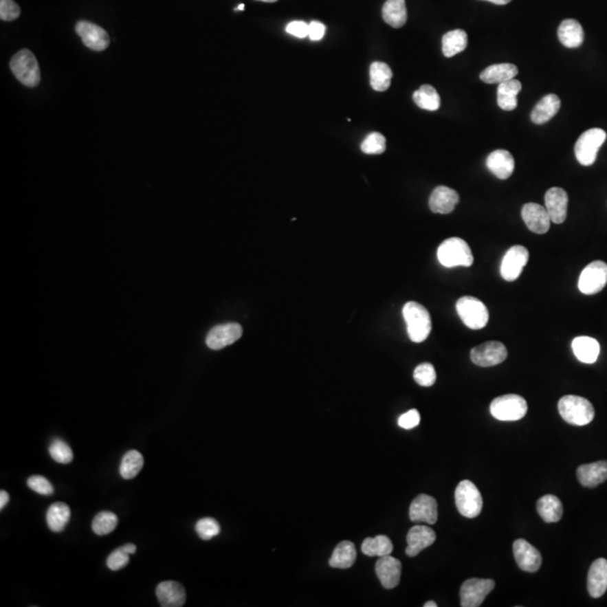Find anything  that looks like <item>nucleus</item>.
I'll list each match as a JSON object with an SVG mask.
<instances>
[{"instance_id":"13d9d810","label":"nucleus","mask_w":607,"mask_h":607,"mask_svg":"<svg viewBox=\"0 0 607 607\" xmlns=\"http://www.w3.org/2000/svg\"><path fill=\"white\" fill-rule=\"evenodd\" d=\"M258 1H263V3H276L278 0H258Z\"/></svg>"},{"instance_id":"ea45409f","label":"nucleus","mask_w":607,"mask_h":607,"mask_svg":"<svg viewBox=\"0 0 607 607\" xmlns=\"http://www.w3.org/2000/svg\"><path fill=\"white\" fill-rule=\"evenodd\" d=\"M118 518L111 512H100L93 521V531L97 536H107L116 529Z\"/></svg>"},{"instance_id":"473e14b6","label":"nucleus","mask_w":607,"mask_h":607,"mask_svg":"<svg viewBox=\"0 0 607 607\" xmlns=\"http://www.w3.org/2000/svg\"><path fill=\"white\" fill-rule=\"evenodd\" d=\"M355 559H357V550L355 544L350 541H342L334 549L333 553L329 560V564L332 568L348 569L353 566Z\"/></svg>"},{"instance_id":"5701e85b","label":"nucleus","mask_w":607,"mask_h":607,"mask_svg":"<svg viewBox=\"0 0 607 607\" xmlns=\"http://www.w3.org/2000/svg\"><path fill=\"white\" fill-rule=\"evenodd\" d=\"M587 588L589 595L594 598L601 597L607 591V560L599 558L593 562L587 577Z\"/></svg>"},{"instance_id":"37998d69","label":"nucleus","mask_w":607,"mask_h":607,"mask_svg":"<svg viewBox=\"0 0 607 607\" xmlns=\"http://www.w3.org/2000/svg\"><path fill=\"white\" fill-rule=\"evenodd\" d=\"M196 532L201 540L208 541L219 536L221 532V527L219 522L212 518H203L196 524Z\"/></svg>"},{"instance_id":"c756f323","label":"nucleus","mask_w":607,"mask_h":607,"mask_svg":"<svg viewBox=\"0 0 607 607\" xmlns=\"http://www.w3.org/2000/svg\"><path fill=\"white\" fill-rule=\"evenodd\" d=\"M521 90L522 84L515 78L500 84L497 88V102L503 111H512L518 107V95Z\"/></svg>"},{"instance_id":"58836bf2","label":"nucleus","mask_w":607,"mask_h":607,"mask_svg":"<svg viewBox=\"0 0 607 607\" xmlns=\"http://www.w3.org/2000/svg\"><path fill=\"white\" fill-rule=\"evenodd\" d=\"M144 465L142 453L130 450L125 453L120 463V474L124 479H133L139 475Z\"/></svg>"},{"instance_id":"a211bd4d","label":"nucleus","mask_w":607,"mask_h":607,"mask_svg":"<svg viewBox=\"0 0 607 607\" xmlns=\"http://www.w3.org/2000/svg\"><path fill=\"white\" fill-rule=\"evenodd\" d=\"M376 573L384 588H395L401 582V562L390 555L380 557L377 561Z\"/></svg>"},{"instance_id":"c9c22d12","label":"nucleus","mask_w":607,"mask_h":607,"mask_svg":"<svg viewBox=\"0 0 607 607\" xmlns=\"http://www.w3.org/2000/svg\"><path fill=\"white\" fill-rule=\"evenodd\" d=\"M393 71L384 62H373L370 67V85L376 91H386L390 87Z\"/></svg>"},{"instance_id":"6e6d98bb","label":"nucleus","mask_w":607,"mask_h":607,"mask_svg":"<svg viewBox=\"0 0 607 607\" xmlns=\"http://www.w3.org/2000/svg\"><path fill=\"white\" fill-rule=\"evenodd\" d=\"M438 604L434 603V602H426V604H424V607H437Z\"/></svg>"},{"instance_id":"2eb2a0df","label":"nucleus","mask_w":607,"mask_h":607,"mask_svg":"<svg viewBox=\"0 0 607 607\" xmlns=\"http://www.w3.org/2000/svg\"><path fill=\"white\" fill-rule=\"evenodd\" d=\"M522 219L527 228L536 234H546L551 225V219L546 207L539 203H525L522 208Z\"/></svg>"},{"instance_id":"72a5a7b5","label":"nucleus","mask_w":607,"mask_h":607,"mask_svg":"<svg viewBox=\"0 0 607 607\" xmlns=\"http://www.w3.org/2000/svg\"><path fill=\"white\" fill-rule=\"evenodd\" d=\"M71 511L65 503H53L47 513V527L53 532H61L68 525Z\"/></svg>"},{"instance_id":"c03bdc74","label":"nucleus","mask_w":607,"mask_h":607,"mask_svg":"<svg viewBox=\"0 0 607 607\" xmlns=\"http://www.w3.org/2000/svg\"><path fill=\"white\" fill-rule=\"evenodd\" d=\"M414 379L419 386L431 387V386L434 385L435 380H437V373H435L434 367L431 364H428V362L419 364V366H417V369L414 370Z\"/></svg>"},{"instance_id":"cd10ccee","label":"nucleus","mask_w":607,"mask_h":607,"mask_svg":"<svg viewBox=\"0 0 607 607\" xmlns=\"http://www.w3.org/2000/svg\"><path fill=\"white\" fill-rule=\"evenodd\" d=\"M560 106L561 102L558 96L549 93L536 104L531 114V120L534 124L547 123L552 118H555L560 109Z\"/></svg>"},{"instance_id":"603ef678","label":"nucleus","mask_w":607,"mask_h":607,"mask_svg":"<svg viewBox=\"0 0 607 607\" xmlns=\"http://www.w3.org/2000/svg\"><path fill=\"white\" fill-rule=\"evenodd\" d=\"M10 502V495L5 490L0 492V509H5V506Z\"/></svg>"},{"instance_id":"4c0bfd02","label":"nucleus","mask_w":607,"mask_h":607,"mask_svg":"<svg viewBox=\"0 0 607 607\" xmlns=\"http://www.w3.org/2000/svg\"><path fill=\"white\" fill-rule=\"evenodd\" d=\"M413 99L415 104L426 111H438L441 105L440 95L435 88L430 85H423L419 89L413 93Z\"/></svg>"},{"instance_id":"0eeeda50","label":"nucleus","mask_w":607,"mask_h":607,"mask_svg":"<svg viewBox=\"0 0 607 607\" xmlns=\"http://www.w3.org/2000/svg\"><path fill=\"white\" fill-rule=\"evenodd\" d=\"M606 132L602 129H591L586 131L575 145V155L582 166L588 167L595 164L598 151L606 141Z\"/></svg>"},{"instance_id":"a18cd8bd","label":"nucleus","mask_w":607,"mask_h":607,"mask_svg":"<svg viewBox=\"0 0 607 607\" xmlns=\"http://www.w3.org/2000/svg\"><path fill=\"white\" fill-rule=\"evenodd\" d=\"M27 485L33 492L44 496H49L54 493L52 484L43 476H32L28 478Z\"/></svg>"},{"instance_id":"1a4fd4ad","label":"nucleus","mask_w":607,"mask_h":607,"mask_svg":"<svg viewBox=\"0 0 607 607\" xmlns=\"http://www.w3.org/2000/svg\"><path fill=\"white\" fill-rule=\"evenodd\" d=\"M607 284V265L603 261H594L589 263L578 280L580 293L585 295H594L604 289Z\"/></svg>"},{"instance_id":"f704fd0d","label":"nucleus","mask_w":607,"mask_h":607,"mask_svg":"<svg viewBox=\"0 0 607 607\" xmlns=\"http://www.w3.org/2000/svg\"><path fill=\"white\" fill-rule=\"evenodd\" d=\"M468 45V35L463 30H453L442 37V52L444 56L452 58L465 51Z\"/></svg>"},{"instance_id":"4d7b16f0","label":"nucleus","mask_w":607,"mask_h":607,"mask_svg":"<svg viewBox=\"0 0 607 607\" xmlns=\"http://www.w3.org/2000/svg\"><path fill=\"white\" fill-rule=\"evenodd\" d=\"M235 10H244V3H240V5L235 8Z\"/></svg>"},{"instance_id":"bb28decb","label":"nucleus","mask_w":607,"mask_h":607,"mask_svg":"<svg viewBox=\"0 0 607 607\" xmlns=\"http://www.w3.org/2000/svg\"><path fill=\"white\" fill-rule=\"evenodd\" d=\"M558 37L561 44L568 49H577L584 42V30L576 19H564L558 28Z\"/></svg>"},{"instance_id":"a19ab883","label":"nucleus","mask_w":607,"mask_h":607,"mask_svg":"<svg viewBox=\"0 0 607 607\" xmlns=\"http://www.w3.org/2000/svg\"><path fill=\"white\" fill-rule=\"evenodd\" d=\"M49 452L52 459L62 465H68L74 460V452L71 448L65 441L54 440L49 445Z\"/></svg>"},{"instance_id":"7ed1b4c3","label":"nucleus","mask_w":607,"mask_h":607,"mask_svg":"<svg viewBox=\"0 0 607 607\" xmlns=\"http://www.w3.org/2000/svg\"><path fill=\"white\" fill-rule=\"evenodd\" d=\"M438 259L445 268L470 267L474 263L472 249L460 238L443 241L438 249Z\"/></svg>"},{"instance_id":"864d4df0","label":"nucleus","mask_w":607,"mask_h":607,"mask_svg":"<svg viewBox=\"0 0 607 607\" xmlns=\"http://www.w3.org/2000/svg\"><path fill=\"white\" fill-rule=\"evenodd\" d=\"M123 548L124 551L129 553V555H134L136 552V546L135 544H133V543H129V544H125V546L122 547Z\"/></svg>"},{"instance_id":"09e8293b","label":"nucleus","mask_w":607,"mask_h":607,"mask_svg":"<svg viewBox=\"0 0 607 607\" xmlns=\"http://www.w3.org/2000/svg\"><path fill=\"white\" fill-rule=\"evenodd\" d=\"M419 422H421V415L417 410H408L398 419V426L405 430H412L417 428Z\"/></svg>"},{"instance_id":"423d86ee","label":"nucleus","mask_w":607,"mask_h":607,"mask_svg":"<svg viewBox=\"0 0 607 607\" xmlns=\"http://www.w3.org/2000/svg\"><path fill=\"white\" fill-rule=\"evenodd\" d=\"M456 311L465 327L481 330L487 325L489 313L484 302L472 296L461 297L456 302Z\"/></svg>"},{"instance_id":"ddd939ff","label":"nucleus","mask_w":607,"mask_h":607,"mask_svg":"<svg viewBox=\"0 0 607 607\" xmlns=\"http://www.w3.org/2000/svg\"><path fill=\"white\" fill-rule=\"evenodd\" d=\"M76 32L81 37L82 43L93 51H104L111 43L107 32L93 23L80 21L76 25Z\"/></svg>"},{"instance_id":"5fc2aeb1","label":"nucleus","mask_w":607,"mask_h":607,"mask_svg":"<svg viewBox=\"0 0 607 607\" xmlns=\"http://www.w3.org/2000/svg\"><path fill=\"white\" fill-rule=\"evenodd\" d=\"M485 1H489V3H495V5H507L512 0H485Z\"/></svg>"},{"instance_id":"6e6552de","label":"nucleus","mask_w":607,"mask_h":607,"mask_svg":"<svg viewBox=\"0 0 607 607\" xmlns=\"http://www.w3.org/2000/svg\"><path fill=\"white\" fill-rule=\"evenodd\" d=\"M454 498H456V509L465 518H475L481 514L483 509V497L479 489L472 481H461L456 486Z\"/></svg>"},{"instance_id":"9d476101","label":"nucleus","mask_w":607,"mask_h":607,"mask_svg":"<svg viewBox=\"0 0 607 607\" xmlns=\"http://www.w3.org/2000/svg\"><path fill=\"white\" fill-rule=\"evenodd\" d=\"M495 582L493 580L472 578L465 580L460 589V602L463 607H478L484 603L493 589Z\"/></svg>"},{"instance_id":"dca6fc26","label":"nucleus","mask_w":607,"mask_h":607,"mask_svg":"<svg viewBox=\"0 0 607 607\" xmlns=\"http://www.w3.org/2000/svg\"><path fill=\"white\" fill-rule=\"evenodd\" d=\"M515 560L522 571L536 573L542 564V557L538 549L523 539H518L513 544Z\"/></svg>"},{"instance_id":"c85d7f7f","label":"nucleus","mask_w":607,"mask_h":607,"mask_svg":"<svg viewBox=\"0 0 607 607\" xmlns=\"http://www.w3.org/2000/svg\"><path fill=\"white\" fill-rule=\"evenodd\" d=\"M518 74V67L512 63H500L489 65L481 74V79L485 84L500 85L512 80Z\"/></svg>"},{"instance_id":"9b49d317","label":"nucleus","mask_w":607,"mask_h":607,"mask_svg":"<svg viewBox=\"0 0 607 607\" xmlns=\"http://www.w3.org/2000/svg\"><path fill=\"white\" fill-rule=\"evenodd\" d=\"M470 357L479 367H494L506 360L507 350L503 343L489 341L472 349Z\"/></svg>"},{"instance_id":"f03ea898","label":"nucleus","mask_w":607,"mask_h":607,"mask_svg":"<svg viewBox=\"0 0 607 607\" xmlns=\"http://www.w3.org/2000/svg\"><path fill=\"white\" fill-rule=\"evenodd\" d=\"M558 410L561 417L573 426H587L595 417V410L592 403L586 398L575 395H567L561 398Z\"/></svg>"},{"instance_id":"4be33fe9","label":"nucleus","mask_w":607,"mask_h":607,"mask_svg":"<svg viewBox=\"0 0 607 607\" xmlns=\"http://www.w3.org/2000/svg\"><path fill=\"white\" fill-rule=\"evenodd\" d=\"M459 203V194L456 190L439 186L433 190L430 197L429 205L433 213L450 214Z\"/></svg>"},{"instance_id":"e433bc0d","label":"nucleus","mask_w":607,"mask_h":607,"mask_svg":"<svg viewBox=\"0 0 607 607\" xmlns=\"http://www.w3.org/2000/svg\"><path fill=\"white\" fill-rule=\"evenodd\" d=\"M361 550L362 553L368 557H384L392 553L394 546L388 536H377L364 540Z\"/></svg>"},{"instance_id":"f257e3e1","label":"nucleus","mask_w":607,"mask_h":607,"mask_svg":"<svg viewBox=\"0 0 607 607\" xmlns=\"http://www.w3.org/2000/svg\"><path fill=\"white\" fill-rule=\"evenodd\" d=\"M407 325V333L415 343L424 342L432 330L431 316L424 306L417 302H408L403 309Z\"/></svg>"},{"instance_id":"6ab92c4d","label":"nucleus","mask_w":607,"mask_h":607,"mask_svg":"<svg viewBox=\"0 0 607 607\" xmlns=\"http://www.w3.org/2000/svg\"><path fill=\"white\" fill-rule=\"evenodd\" d=\"M546 210L552 223L562 224L567 219L568 195L566 191L559 187H553L547 191Z\"/></svg>"},{"instance_id":"4468645a","label":"nucleus","mask_w":607,"mask_h":607,"mask_svg":"<svg viewBox=\"0 0 607 607\" xmlns=\"http://www.w3.org/2000/svg\"><path fill=\"white\" fill-rule=\"evenodd\" d=\"M243 331L238 323H226L217 325L210 331L206 338V344L212 350H221L236 342Z\"/></svg>"},{"instance_id":"2f4dec72","label":"nucleus","mask_w":607,"mask_h":607,"mask_svg":"<svg viewBox=\"0 0 607 607\" xmlns=\"http://www.w3.org/2000/svg\"><path fill=\"white\" fill-rule=\"evenodd\" d=\"M382 19L392 27H403L407 21L405 0H387L382 7Z\"/></svg>"},{"instance_id":"a878e982","label":"nucleus","mask_w":607,"mask_h":607,"mask_svg":"<svg viewBox=\"0 0 607 607\" xmlns=\"http://www.w3.org/2000/svg\"><path fill=\"white\" fill-rule=\"evenodd\" d=\"M573 355L584 364H595L601 352L599 343L589 336H578L573 341Z\"/></svg>"},{"instance_id":"f3484780","label":"nucleus","mask_w":607,"mask_h":607,"mask_svg":"<svg viewBox=\"0 0 607 607\" xmlns=\"http://www.w3.org/2000/svg\"><path fill=\"white\" fill-rule=\"evenodd\" d=\"M438 518V503L433 497L421 494L410 504V518L412 521L435 524Z\"/></svg>"},{"instance_id":"3c124183","label":"nucleus","mask_w":607,"mask_h":607,"mask_svg":"<svg viewBox=\"0 0 607 607\" xmlns=\"http://www.w3.org/2000/svg\"><path fill=\"white\" fill-rule=\"evenodd\" d=\"M324 34H325V25L322 24V23L311 22L309 24V36L311 41H320L323 38Z\"/></svg>"},{"instance_id":"de8ad7c7","label":"nucleus","mask_w":607,"mask_h":607,"mask_svg":"<svg viewBox=\"0 0 607 607\" xmlns=\"http://www.w3.org/2000/svg\"><path fill=\"white\" fill-rule=\"evenodd\" d=\"M21 8L14 0H0V19L5 22H12L19 19Z\"/></svg>"},{"instance_id":"49530a36","label":"nucleus","mask_w":607,"mask_h":607,"mask_svg":"<svg viewBox=\"0 0 607 607\" xmlns=\"http://www.w3.org/2000/svg\"><path fill=\"white\" fill-rule=\"evenodd\" d=\"M130 562V555L124 551L123 548H118L111 552L107 558V567L113 571H120Z\"/></svg>"},{"instance_id":"39448f33","label":"nucleus","mask_w":607,"mask_h":607,"mask_svg":"<svg viewBox=\"0 0 607 607\" xmlns=\"http://www.w3.org/2000/svg\"><path fill=\"white\" fill-rule=\"evenodd\" d=\"M527 412V403L522 396L509 394L495 398L490 404V413L503 422H513L523 419Z\"/></svg>"},{"instance_id":"7c9ffc66","label":"nucleus","mask_w":607,"mask_h":607,"mask_svg":"<svg viewBox=\"0 0 607 607\" xmlns=\"http://www.w3.org/2000/svg\"><path fill=\"white\" fill-rule=\"evenodd\" d=\"M536 509L543 521L547 523L559 522L564 514L560 500L555 495H544L536 503Z\"/></svg>"},{"instance_id":"79ce46f5","label":"nucleus","mask_w":607,"mask_h":607,"mask_svg":"<svg viewBox=\"0 0 607 607\" xmlns=\"http://www.w3.org/2000/svg\"><path fill=\"white\" fill-rule=\"evenodd\" d=\"M361 150L366 155H382L386 151L385 136L380 133H371L364 140Z\"/></svg>"},{"instance_id":"f8f14e48","label":"nucleus","mask_w":607,"mask_h":607,"mask_svg":"<svg viewBox=\"0 0 607 607\" xmlns=\"http://www.w3.org/2000/svg\"><path fill=\"white\" fill-rule=\"evenodd\" d=\"M529 251L523 245L511 247L503 258L500 274L506 281H514L521 276L524 267L529 261Z\"/></svg>"},{"instance_id":"393cba45","label":"nucleus","mask_w":607,"mask_h":607,"mask_svg":"<svg viewBox=\"0 0 607 607\" xmlns=\"http://www.w3.org/2000/svg\"><path fill=\"white\" fill-rule=\"evenodd\" d=\"M577 478L585 487H596L607 481V461L580 465L577 469Z\"/></svg>"},{"instance_id":"aec40b11","label":"nucleus","mask_w":607,"mask_h":607,"mask_svg":"<svg viewBox=\"0 0 607 607\" xmlns=\"http://www.w3.org/2000/svg\"><path fill=\"white\" fill-rule=\"evenodd\" d=\"M437 536L431 527L426 525H415L407 533L406 555L415 557L424 549L432 546L435 542Z\"/></svg>"},{"instance_id":"8fccbe9b","label":"nucleus","mask_w":607,"mask_h":607,"mask_svg":"<svg viewBox=\"0 0 607 607\" xmlns=\"http://www.w3.org/2000/svg\"><path fill=\"white\" fill-rule=\"evenodd\" d=\"M286 31L287 33L298 37V38H305V37L309 36V24L302 22V21L290 22L289 24L287 25Z\"/></svg>"},{"instance_id":"20e7f679","label":"nucleus","mask_w":607,"mask_h":607,"mask_svg":"<svg viewBox=\"0 0 607 607\" xmlns=\"http://www.w3.org/2000/svg\"><path fill=\"white\" fill-rule=\"evenodd\" d=\"M10 69L17 80L26 87H36L40 84V65L34 54L30 49H21L12 56Z\"/></svg>"},{"instance_id":"b1692460","label":"nucleus","mask_w":607,"mask_h":607,"mask_svg":"<svg viewBox=\"0 0 607 607\" xmlns=\"http://www.w3.org/2000/svg\"><path fill=\"white\" fill-rule=\"evenodd\" d=\"M486 166L497 178L505 180L514 173V157L506 150H496L488 155Z\"/></svg>"},{"instance_id":"412c9836","label":"nucleus","mask_w":607,"mask_h":607,"mask_svg":"<svg viewBox=\"0 0 607 607\" xmlns=\"http://www.w3.org/2000/svg\"><path fill=\"white\" fill-rule=\"evenodd\" d=\"M157 597L162 607H181L186 603V591L184 586L177 582L168 580L159 584Z\"/></svg>"}]
</instances>
